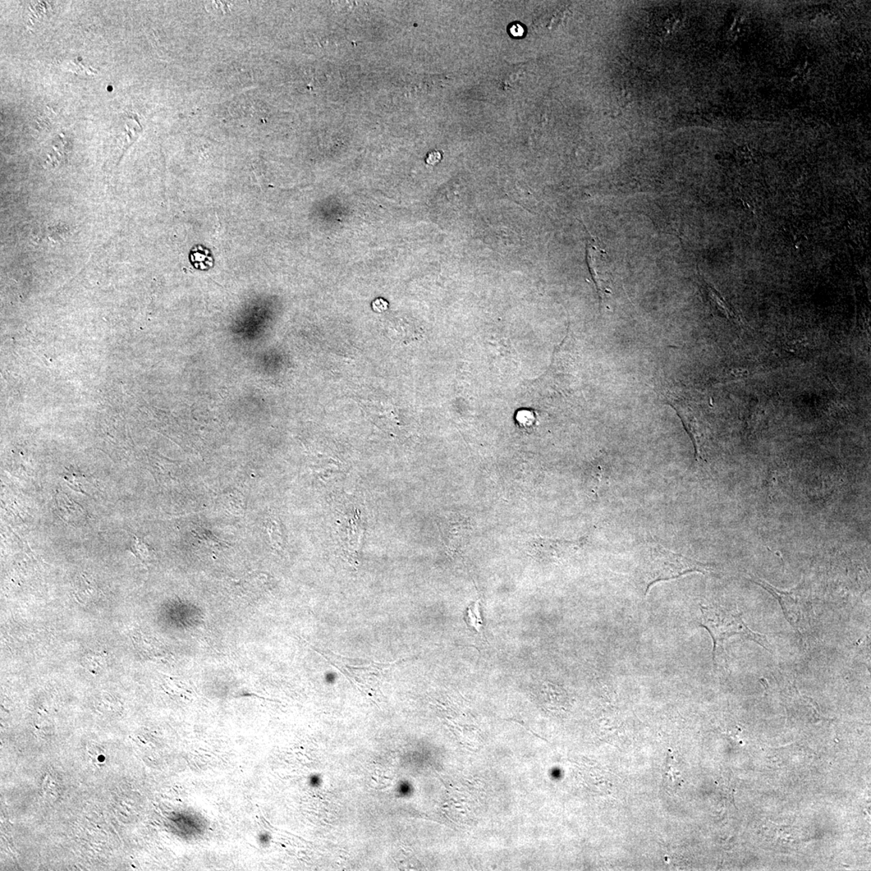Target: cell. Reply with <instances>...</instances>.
I'll use <instances>...</instances> for the list:
<instances>
[{
    "mask_svg": "<svg viewBox=\"0 0 871 871\" xmlns=\"http://www.w3.org/2000/svg\"><path fill=\"white\" fill-rule=\"evenodd\" d=\"M711 571V567L706 564L671 552L658 543H652L641 559L639 575L646 595L651 586L659 582L677 579L693 572L708 574Z\"/></svg>",
    "mask_w": 871,
    "mask_h": 871,
    "instance_id": "obj_1",
    "label": "cell"
},
{
    "mask_svg": "<svg viewBox=\"0 0 871 871\" xmlns=\"http://www.w3.org/2000/svg\"><path fill=\"white\" fill-rule=\"evenodd\" d=\"M700 625L707 630L713 641V660L721 648L724 641L733 636H741L744 639L754 641L764 649L772 652V645L767 636L751 630L746 625L741 614L721 606H701Z\"/></svg>",
    "mask_w": 871,
    "mask_h": 871,
    "instance_id": "obj_2",
    "label": "cell"
},
{
    "mask_svg": "<svg viewBox=\"0 0 871 871\" xmlns=\"http://www.w3.org/2000/svg\"><path fill=\"white\" fill-rule=\"evenodd\" d=\"M669 398H670L669 403L676 409L678 416L680 417L687 433L689 434L692 442H693L695 457L698 460L699 457L701 458V447H702L705 438V428L702 420H700L698 412L689 403L677 400L673 396Z\"/></svg>",
    "mask_w": 871,
    "mask_h": 871,
    "instance_id": "obj_3",
    "label": "cell"
},
{
    "mask_svg": "<svg viewBox=\"0 0 871 871\" xmlns=\"http://www.w3.org/2000/svg\"><path fill=\"white\" fill-rule=\"evenodd\" d=\"M606 255V252L600 248L597 239L593 237L586 246V260H588L591 276L594 279L601 299L604 294L609 293L607 283L602 278L604 258Z\"/></svg>",
    "mask_w": 871,
    "mask_h": 871,
    "instance_id": "obj_4",
    "label": "cell"
},
{
    "mask_svg": "<svg viewBox=\"0 0 871 871\" xmlns=\"http://www.w3.org/2000/svg\"><path fill=\"white\" fill-rule=\"evenodd\" d=\"M753 582L767 590L768 593L772 594L773 597L778 600L787 620L793 626H795V623L799 620L800 617V613L798 612L799 608L797 606L798 600L796 597L795 590L791 591L780 590L774 588L772 585L769 584L767 582L759 579L753 580Z\"/></svg>",
    "mask_w": 871,
    "mask_h": 871,
    "instance_id": "obj_5",
    "label": "cell"
},
{
    "mask_svg": "<svg viewBox=\"0 0 871 871\" xmlns=\"http://www.w3.org/2000/svg\"><path fill=\"white\" fill-rule=\"evenodd\" d=\"M57 511L62 521L72 525H80L86 520V513L80 504L72 501L66 494H56Z\"/></svg>",
    "mask_w": 871,
    "mask_h": 871,
    "instance_id": "obj_6",
    "label": "cell"
},
{
    "mask_svg": "<svg viewBox=\"0 0 871 871\" xmlns=\"http://www.w3.org/2000/svg\"><path fill=\"white\" fill-rule=\"evenodd\" d=\"M663 785L667 791L671 794H675L684 784L680 769H678L677 761L675 758L672 750H669L666 764L663 769Z\"/></svg>",
    "mask_w": 871,
    "mask_h": 871,
    "instance_id": "obj_7",
    "label": "cell"
},
{
    "mask_svg": "<svg viewBox=\"0 0 871 871\" xmlns=\"http://www.w3.org/2000/svg\"><path fill=\"white\" fill-rule=\"evenodd\" d=\"M75 597L82 604H88L99 597V590L95 581L88 575L80 574L75 580L74 588Z\"/></svg>",
    "mask_w": 871,
    "mask_h": 871,
    "instance_id": "obj_8",
    "label": "cell"
},
{
    "mask_svg": "<svg viewBox=\"0 0 871 871\" xmlns=\"http://www.w3.org/2000/svg\"><path fill=\"white\" fill-rule=\"evenodd\" d=\"M564 18V12L561 9H556V11L544 9L534 16V25L536 29L551 30L560 25Z\"/></svg>",
    "mask_w": 871,
    "mask_h": 871,
    "instance_id": "obj_9",
    "label": "cell"
},
{
    "mask_svg": "<svg viewBox=\"0 0 871 871\" xmlns=\"http://www.w3.org/2000/svg\"><path fill=\"white\" fill-rule=\"evenodd\" d=\"M222 503L224 507L235 516L244 515L246 512V502L244 497L238 492H229L223 494Z\"/></svg>",
    "mask_w": 871,
    "mask_h": 871,
    "instance_id": "obj_10",
    "label": "cell"
},
{
    "mask_svg": "<svg viewBox=\"0 0 871 871\" xmlns=\"http://www.w3.org/2000/svg\"><path fill=\"white\" fill-rule=\"evenodd\" d=\"M107 660L106 654L91 653L86 655L82 664L87 671L98 675L107 667Z\"/></svg>",
    "mask_w": 871,
    "mask_h": 871,
    "instance_id": "obj_11",
    "label": "cell"
},
{
    "mask_svg": "<svg viewBox=\"0 0 871 871\" xmlns=\"http://www.w3.org/2000/svg\"><path fill=\"white\" fill-rule=\"evenodd\" d=\"M707 291L710 301L713 302L715 308L728 320H735L736 318L735 313L722 296L712 287H707Z\"/></svg>",
    "mask_w": 871,
    "mask_h": 871,
    "instance_id": "obj_12",
    "label": "cell"
},
{
    "mask_svg": "<svg viewBox=\"0 0 871 871\" xmlns=\"http://www.w3.org/2000/svg\"><path fill=\"white\" fill-rule=\"evenodd\" d=\"M147 545L145 544L140 538H134L132 542L131 550L136 557L140 559H144L148 556Z\"/></svg>",
    "mask_w": 871,
    "mask_h": 871,
    "instance_id": "obj_13",
    "label": "cell"
}]
</instances>
